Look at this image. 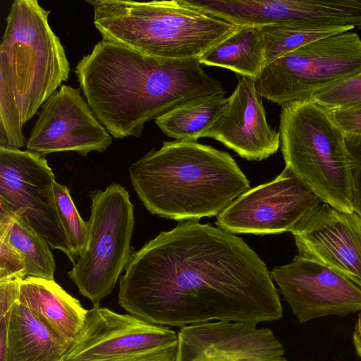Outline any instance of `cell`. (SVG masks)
<instances>
[{"label": "cell", "mask_w": 361, "mask_h": 361, "mask_svg": "<svg viewBox=\"0 0 361 361\" xmlns=\"http://www.w3.org/2000/svg\"><path fill=\"white\" fill-rule=\"evenodd\" d=\"M75 72L94 115L119 139L141 136L146 123L188 101L225 94L198 58L150 56L103 38Z\"/></svg>", "instance_id": "cell-2"}, {"label": "cell", "mask_w": 361, "mask_h": 361, "mask_svg": "<svg viewBox=\"0 0 361 361\" xmlns=\"http://www.w3.org/2000/svg\"><path fill=\"white\" fill-rule=\"evenodd\" d=\"M111 142L80 90L62 85L42 105L26 147L42 155L72 151L85 157L104 152Z\"/></svg>", "instance_id": "cell-13"}, {"label": "cell", "mask_w": 361, "mask_h": 361, "mask_svg": "<svg viewBox=\"0 0 361 361\" xmlns=\"http://www.w3.org/2000/svg\"><path fill=\"white\" fill-rule=\"evenodd\" d=\"M102 38L150 56L199 58L240 26L210 15L187 0H88Z\"/></svg>", "instance_id": "cell-5"}, {"label": "cell", "mask_w": 361, "mask_h": 361, "mask_svg": "<svg viewBox=\"0 0 361 361\" xmlns=\"http://www.w3.org/2000/svg\"><path fill=\"white\" fill-rule=\"evenodd\" d=\"M330 112L343 130L347 145H361V105Z\"/></svg>", "instance_id": "cell-26"}, {"label": "cell", "mask_w": 361, "mask_h": 361, "mask_svg": "<svg viewBox=\"0 0 361 361\" xmlns=\"http://www.w3.org/2000/svg\"><path fill=\"white\" fill-rule=\"evenodd\" d=\"M24 278L17 275L0 279V318L10 313L18 301L20 283Z\"/></svg>", "instance_id": "cell-27"}, {"label": "cell", "mask_w": 361, "mask_h": 361, "mask_svg": "<svg viewBox=\"0 0 361 361\" xmlns=\"http://www.w3.org/2000/svg\"><path fill=\"white\" fill-rule=\"evenodd\" d=\"M298 255L314 259L361 287V216L321 202L292 233Z\"/></svg>", "instance_id": "cell-15"}, {"label": "cell", "mask_w": 361, "mask_h": 361, "mask_svg": "<svg viewBox=\"0 0 361 361\" xmlns=\"http://www.w3.org/2000/svg\"><path fill=\"white\" fill-rule=\"evenodd\" d=\"M257 325L210 322L181 327L175 361H288L274 332Z\"/></svg>", "instance_id": "cell-14"}, {"label": "cell", "mask_w": 361, "mask_h": 361, "mask_svg": "<svg viewBox=\"0 0 361 361\" xmlns=\"http://www.w3.org/2000/svg\"><path fill=\"white\" fill-rule=\"evenodd\" d=\"M321 200L288 167L273 180L250 189L225 208L216 222L231 234L293 233Z\"/></svg>", "instance_id": "cell-11"}, {"label": "cell", "mask_w": 361, "mask_h": 361, "mask_svg": "<svg viewBox=\"0 0 361 361\" xmlns=\"http://www.w3.org/2000/svg\"><path fill=\"white\" fill-rule=\"evenodd\" d=\"M49 11L37 0H15L0 45V147L20 149L24 125L68 79L70 66Z\"/></svg>", "instance_id": "cell-4"}, {"label": "cell", "mask_w": 361, "mask_h": 361, "mask_svg": "<svg viewBox=\"0 0 361 361\" xmlns=\"http://www.w3.org/2000/svg\"><path fill=\"white\" fill-rule=\"evenodd\" d=\"M178 342L168 326L94 305L63 361H175Z\"/></svg>", "instance_id": "cell-9"}, {"label": "cell", "mask_w": 361, "mask_h": 361, "mask_svg": "<svg viewBox=\"0 0 361 361\" xmlns=\"http://www.w3.org/2000/svg\"><path fill=\"white\" fill-rule=\"evenodd\" d=\"M311 99L329 111L361 105V73L319 92Z\"/></svg>", "instance_id": "cell-24"}, {"label": "cell", "mask_w": 361, "mask_h": 361, "mask_svg": "<svg viewBox=\"0 0 361 361\" xmlns=\"http://www.w3.org/2000/svg\"><path fill=\"white\" fill-rule=\"evenodd\" d=\"M279 133L286 166L322 201L353 210L354 159L329 111L311 99L281 106Z\"/></svg>", "instance_id": "cell-6"}, {"label": "cell", "mask_w": 361, "mask_h": 361, "mask_svg": "<svg viewBox=\"0 0 361 361\" xmlns=\"http://www.w3.org/2000/svg\"><path fill=\"white\" fill-rule=\"evenodd\" d=\"M119 280L129 314L166 326L280 319L279 291L241 238L195 220L180 221L134 252Z\"/></svg>", "instance_id": "cell-1"}, {"label": "cell", "mask_w": 361, "mask_h": 361, "mask_svg": "<svg viewBox=\"0 0 361 361\" xmlns=\"http://www.w3.org/2000/svg\"><path fill=\"white\" fill-rule=\"evenodd\" d=\"M264 42L265 65L307 44L355 29L352 26H329L283 23L259 27Z\"/></svg>", "instance_id": "cell-22"}, {"label": "cell", "mask_w": 361, "mask_h": 361, "mask_svg": "<svg viewBox=\"0 0 361 361\" xmlns=\"http://www.w3.org/2000/svg\"><path fill=\"white\" fill-rule=\"evenodd\" d=\"M18 301L68 345L86 322L88 310L54 280L26 276Z\"/></svg>", "instance_id": "cell-17"}, {"label": "cell", "mask_w": 361, "mask_h": 361, "mask_svg": "<svg viewBox=\"0 0 361 361\" xmlns=\"http://www.w3.org/2000/svg\"><path fill=\"white\" fill-rule=\"evenodd\" d=\"M54 194L60 219L70 245L75 255L79 258L88 241L87 223L80 217L66 185L55 181Z\"/></svg>", "instance_id": "cell-23"}, {"label": "cell", "mask_w": 361, "mask_h": 361, "mask_svg": "<svg viewBox=\"0 0 361 361\" xmlns=\"http://www.w3.org/2000/svg\"><path fill=\"white\" fill-rule=\"evenodd\" d=\"M201 64L256 78L265 66L264 42L259 27L240 26L226 39L198 58Z\"/></svg>", "instance_id": "cell-19"}, {"label": "cell", "mask_w": 361, "mask_h": 361, "mask_svg": "<svg viewBox=\"0 0 361 361\" xmlns=\"http://www.w3.org/2000/svg\"><path fill=\"white\" fill-rule=\"evenodd\" d=\"M225 94L199 97L183 103L155 120L168 137L196 142L212 126L227 102Z\"/></svg>", "instance_id": "cell-20"}, {"label": "cell", "mask_w": 361, "mask_h": 361, "mask_svg": "<svg viewBox=\"0 0 361 361\" xmlns=\"http://www.w3.org/2000/svg\"><path fill=\"white\" fill-rule=\"evenodd\" d=\"M90 197L88 241L68 274L80 294L99 305L114 289L133 253L134 207L128 192L116 183L104 191H92Z\"/></svg>", "instance_id": "cell-8"}, {"label": "cell", "mask_w": 361, "mask_h": 361, "mask_svg": "<svg viewBox=\"0 0 361 361\" xmlns=\"http://www.w3.org/2000/svg\"><path fill=\"white\" fill-rule=\"evenodd\" d=\"M237 77L235 89L204 137L221 142L245 159L261 161L277 152L280 133L267 121L254 78Z\"/></svg>", "instance_id": "cell-16"}, {"label": "cell", "mask_w": 361, "mask_h": 361, "mask_svg": "<svg viewBox=\"0 0 361 361\" xmlns=\"http://www.w3.org/2000/svg\"><path fill=\"white\" fill-rule=\"evenodd\" d=\"M353 341L356 353L361 358V311L358 314L357 320L355 325Z\"/></svg>", "instance_id": "cell-29"}, {"label": "cell", "mask_w": 361, "mask_h": 361, "mask_svg": "<svg viewBox=\"0 0 361 361\" xmlns=\"http://www.w3.org/2000/svg\"><path fill=\"white\" fill-rule=\"evenodd\" d=\"M0 229L6 231L11 245L23 257L26 276L54 280L56 264L50 245L32 227L22 210L0 212Z\"/></svg>", "instance_id": "cell-21"}, {"label": "cell", "mask_w": 361, "mask_h": 361, "mask_svg": "<svg viewBox=\"0 0 361 361\" xmlns=\"http://www.w3.org/2000/svg\"><path fill=\"white\" fill-rule=\"evenodd\" d=\"M68 345L18 301L11 311L5 354L0 361H63Z\"/></svg>", "instance_id": "cell-18"}, {"label": "cell", "mask_w": 361, "mask_h": 361, "mask_svg": "<svg viewBox=\"0 0 361 361\" xmlns=\"http://www.w3.org/2000/svg\"><path fill=\"white\" fill-rule=\"evenodd\" d=\"M271 276L299 323L361 311V287L311 258L298 255Z\"/></svg>", "instance_id": "cell-12"}, {"label": "cell", "mask_w": 361, "mask_h": 361, "mask_svg": "<svg viewBox=\"0 0 361 361\" xmlns=\"http://www.w3.org/2000/svg\"><path fill=\"white\" fill-rule=\"evenodd\" d=\"M347 145L354 159L353 210L361 216V145Z\"/></svg>", "instance_id": "cell-28"}, {"label": "cell", "mask_w": 361, "mask_h": 361, "mask_svg": "<svg viewBox=\"0 0 361 361\" xmlns=\"http://www.w3.org/2000/svg\"><path fill=\"white\" fill-rule=\"evenodd\" d=\"M54 175L44 155L0 147V212L22 210L32 227L52 249L73 265V253L62 226L54 194Z\"/></svg>", "instance_id": "cell-10"}, {"label": "cell", "mask_w": 361, "mask_h": 361, "mask_svg": "<svg viewBox=\"0 0 361 361\" xmlns=\"http://www.w3.org/2000/svg\"><path fill=\"white\" fill-rule=\"evenodd\" d=\"M129 172L145 207L166 219L197 221L219 215L250 190L230 154L192 141H165Z\"/></svg>", "instance_id": "cell-3"}, {"label": "cell", "mask_w": 361, "mask_h": 361, "mask_svg": "<svg viewBox=\"0 0 361 361\" xmlns=\"http://www.w3.org/2000/svg\"><path fill=\"white\" fill-rule=\"evenodd\" d=\"M361 73V39L348 31L307 44L265 65L257 93L280 106L312 99L319 92Z\"/></svg>", "instance_id": "cell-7"}, {"label": "cell", "mask_w": 361, "mask_h": 361, "mask_svg": "<svg viewBox=\"0 0 361 361\" xmlns=\"http://www.w3.org/2000/svg\"><path fill=\"white\" fill-rule=\"evenodd\" d=\"M17 275L26 277L24 259L11 245L6 231L0 229V279Z\"/></svg>", "instance_id": "cell-25"}]
</instances>
